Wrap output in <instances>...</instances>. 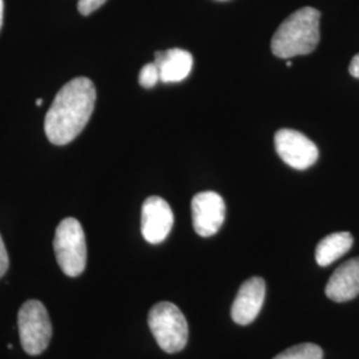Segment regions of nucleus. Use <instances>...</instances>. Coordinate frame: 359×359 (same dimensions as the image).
Wrapping results in <instances>:
<instances>
[{"instance_id":"nucleus-16","label":"nucleus","mask_w":359,"mask_h":359,"mask_svg":"<svg viewBox=\"0 0 359 359\" xmlns=\"http://www.w3.org/2000/svg\"><path fill=\"white\" fill-rule=\"evenodd\" d=\"M10 265V259H8V253L6 249V245L3 243V238L0 236V278L6 274V271L8 270Z\"/></svg>"},{"instance_id":"nucleus-17","label":"nucleus","mask_w":359,"mask_h":359,"mask_svg":"<svg viewBox=\"0 0 359 359\" xmlns=\"http://www.w3.org/2000/svg\"><path fill=\"white\" fill-rule=\"evenodd\" d=\"M348 72L351 76L359 79V53L353 57L350 67H348Z\"/></svg>"},{"instance_id":"nucleus-8","label":"nucleus","mask_w":359,"mask_h":359,"mask_svg":"<svg viewBox=\"0 0 359 359\" xmlns=\"http://www.w3.org/2000/svg\"><path fill=\"white\" fill-rule=\"evenodd\" d=\"M173 222V212L164 198L152 196L144 201L142 209V233L147 243H163L172 231Z\"/></svg>"},{"instance_id":"nucleus-14","label":"nucleus","mask_w":359,"mask_h":359,"mask_svg":"<svg viewBox=\"0 0 359 359\" xmlns=\"http://www.w3.org/2000/svg\"><path fill=\"white\" fill-rule=\"evenodd\" d=\"M160 81V71L156 63L145 65L140 71L139 75V83L144 88H154V86Z\"/></svg>"},{"instance_id":"nucleus-3","label":"nucleus","mask_w":359,"mask_h":359,"mask_svg":"<svg viewBox=\"0 0 359 359\" xmlns=\"http://www.w3.org/2000/svg\"><path fill=\"white\" fill-rule=\"evenodd\" d=\"M55 256L68 277L80 276L87 266V244L81 224L76 218H65L56 228L53 238Z\"/></svg>"},{"instance_id":"nucleus-6","label":"nucleus","mask_w":359,"mask_h":359,"mask_svg":"<svg viewBox=\"0 0 359 359\" xmlns=\"http://www.w3.org/2000/svg\"><path fill=\"white\" fill-rule=\"evenodd\" d=\"M278 156L289 167L305 170L318 160V148L304 133L294 129H280L274 136Z\"/></svg>"},{"instance_id":"nucleus-15","label":"nucleus","mask_w":359,"mask_h":359,"mask_svg":"<svg viewBox=\"0 0 359 359\" xmlns=\"http://www.w3.org/2000/svg\"><path fill=\"white\" fill-rule=\"evenodd\" d=\"M107 0H79L77 3V10L79 13L84 16L95 13L96 10H99Z\"/></svg>"},{"instance_id":"nucleus-9","label":"nucleus","mask_w":359,"mask_h":359,"mask_svg":"<svg viewBox=\"0 0 359 359\" xmlns=\"http://www.w3.org/2000/svg\"><path fill=\"white\" fill-rule=\"evenodd\" d=\"M266 293V285L261 277H252L245 281L231 306L233 321L241 326L255 321L259 314Z\"/></svg>"},{"instance_id":"nucleus-13","label":"nucleus","mask_w":359,"mask_h":359,"mask_svg":"<svg viewBox=\"0 0 359 359\" xmlns=\"http://www.w3.org/2000/svg\"><path fill=\"white\" fill-rule=\"evenodd\" d=\"M323 351L321 347L314 344H301L286 348L274 359H322Z\"/></svg>"},{"instance_id":"nucleus-7","label":"nucleus","mask_w":359,"mask_h":359,"mask_svg":"<svg viewBox=\"0 0 359 359\" xmlns=\"http://www.w3.org/2000/svg\"><path fill=\"white\" fill-rule=\"evenodd\" d=\"M225 203L218 193L201 192L193 197V228L198 236H215L225 221Z\"/></svg>"},{"instance_id":"nucleus-20","label":"nucleus","mask_w":359,"mask_h":359,"mask_svg":"<svg viewBox=\"0 0 359 359\" xmlns=\"http://www.w3.org/2000/svg\"><path fill=\"white\" fill-rule=\"evenodd\" d=\"M41 104H43V100H41V99H38V100H36V105H41Z\"/></svg>"},{"instance_id":"nucleus-2","label":"nucleus","mask_w":359,"mask_h":359,"mask_svg":"<svg viewBox=\"0 0 359 359\" xmlns=\"http://www.w3.org/2000/svg\"><path fill=\"white\" fill-rule=\"evenodd\" d=\"M321 13L304 7L287 16L271 39V52L281 59L309 55L320 43Z\"/></svg>"},{"instance_id":"nucleus-5","label":"nucleus","mask_w":359,"mask_h":359,"mask_svg":"<svg viewBox=\"0 0 359 359\" xmlns=\"http://www.w3.org/2000/svg\"><path fill=\"white\" fill-rule=\"evenodd\" d=\"M20 342L27 354L39 355L52 338V323L46 306L36 299L27 301L18 313Z\"/></svg>"},{"instance_id":"nucleus-1","label":"nucleus","mask_w":359,"mask_h":359,"mask_svg":"<svg viewBox=\"0 0 359 359\" xmlns=\"http://www.w3.org/2000/svg\"><path fill=\"white\" fill-rule=\"evenodd\" d=\"M96 103V88L88 77L69 80L57 92L44 120L47 139L55 145L74 142L90 121Z\"/></svg>"},{"instance_id":"nucleus-11","label":"nucleus","mask_w":359,"mask_h":359,"mask_svg":"<svg viewBox=\"0 0 359 359\" xmlns=\"http://www.w3.org/2000/svg\"><path fill=\"white\" fill-rule=\"evenodd\" d=\"M154 63L160 71V81L179 83L189 76L193 67L191 52L181 48H170L154 53Z\"/></svg>"},{"instance_id":"nucleus-12","label":"nucleus","mask_w":359,"mask_h":359,"mask_svg":"<svg viewBox=\"0 0 359 359\" xmlns=\"http://www.w3.org/2000/svg\"><path fill=\"white\" fill-rule=\"evenodd\" d=\"M354 244V238L348 231L329 234L320 241L316 249V261L320 266H329L334 261L345 256Z\"/></svg>"},{"instance_id":"nucleus-19","label":"nucleus","mask_w":359,"mask_h":359,"mask_svg":"<svg viewBox=\"0 0 359 359\" xmlns=\"http://www.w3.org/2000/svg\"><path fill=\"white\" fill-rule=\"evenodd\" d=\"M292 65H293L292 60H286V65H287V67H292Z\"/></svg>"},{"instance_id":"nucleus-4","label":"nucleus","mask_w":359,"mask_h":359,"mask_svg":"<svg viewBox=\"0 0 359 359\" xmlns=\"http://www.w3.org/2000/svg\"><path fill=\"white\" fill-rule=\"evenodd\" d=\"M148 323L157 345L165 353H179L188 342V322L176 305L160 302L151 309Z\"/></svg>"},{"instance_id":"nucleus-18","label":"nucleus","mask_w":359,"mask_h":359,"mask_svg":"<svg viewBox=\"0 0 359 359\" xmlns=\"http://www.w3.org/2000/svg\"><path fill=\"white\" fill-rule=\"evenodd\" d=\"M3 10H4V4H3V0H0V28L3 25Z\"/></svg>"},{"instance_id":"nucleus-10","label":"nucleus","mask_w":359,"mask_h":359,"mask_svg":"<svg viewBox=\"0 0 359 359\" xmlns=\"http://www.w3.org/2000/svg\"><path fill=\"white\" fill-rule=\"evenodd\" d=\"M325 293L334 302H347L359 294V257L348 259L334 271Z\"/></svg>"}]
</instances>
